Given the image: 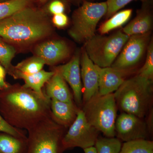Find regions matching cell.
Returning a JSON list of instances; mask_svg holds the SVG:
<instances>
[{
    "mask_svg": "<svg viewBox=\"0 0 153 153\" xmlns=\"http://www.w3.org/2000/svg\"><path fill=\"white\" fill-rule=\"evenodd\" d=\"M16 53V50L14 47L0 37V63L5 68L7 73L13 67L11 62Z\"/></svg>",
    "mask_w": 153,
    "mask_h": 153,
    "instance_id": "cell-24",
    "label": "cell"
},
{
    "mask_svg": "<svg viewBox=\"0 0 153 153\" xmlns=\"http://www.w3.org/2000/svg\"><path fill=\"white\" fill-rule=\"evenodd\" d=\"M153 81L137 74L127 78L114 93L117 106L123 112L144 117L152 100Z\"/></svg>",
    "mask_w": 153,
    "mask_h": 153,
    "instance_id": "cell-3",
    "label": "cell"
},
{
    "mask_svg": "<svg viewBox=\"0 0 153 153\" xmlns=\"http://www.w3.org/2000/svg\"><path fill=\"white\" fill-rule=\"evenodd\" d=\"M137 74L146 79L153 80V40L151 39L148 46L144 64Z\"/></svg>",
    "mask_w": 153,
    "mask_h": 153,
    "instance_id": "cell-26",
    "label": "cell"
},
{
    "mask_svg": "<svg viewBox=\"0 0 153 153\" xmlns=\"http://www.w3.org/2000/svg\"><path fill=\"white\" fill-rule=\"evenodd\" d=\"M52 31L47 10L30 5L0 20V37L10 44H34L50 36Z\"/></svg>",
    "mask_w": 153,
    "mask_h": 153,
    "instance_id": "cell-2",
    "label": "cell"
},
{
    "mask_svg": "<svg viewBox=\"0 0 153 153\" xmlns=\"http://www.w3.org/2000/svg\"><path fill=\"white\" fill-rule=\"evenodd\" d=\"M82 109L86 120L107 137L116 136L115 124L117 106L113 93L97 94L83 103Z\"/></svg>",
    "mask_w": 153,
    "mask_h": 153,
    "instance_id": "cell-4",
    "label": "cell"
},
{
    "mask_svg": "<svg viewBox=\"0 0 153 153\" xmlns=\"http://www.w3.org/2000/svg\"><path fill=\"white\" fill-rule=\"evenodd\" d=\"M66 128L52 117L40 122L28 131L27 153H63Z\"/></svg>",
    "mask_w": 153,
    "mask_h": 153,
    "instance_id": "cell-5",
    "label": "cell"
},
{
    "mask_svg": "<svg viewBox=\"0 0 153 153\" xmlns=\"http://www.w3.org/2000/svg\"><path fill=\"white\" fill-rule=\"evenodd\" d=\"M38 1L40 2L41 4H44L48 1V0H38Z\"/></svg>",
    "mask_w": 153,
    "mask_h": 153,
    "instance_id": "cell-36",
    "label": "cell"
},
{
    "mask_svg": "<svg viewBox=\"0 0 153 153\" xmlns=\"http://www.w3.org/2000/svg\"><path fill=\"white\" fill-rule=\"evenodd\" d=\"M27 137L0 132V153H27Z\"/></svg>",
    "mask_w": 153,
    "mask_h": 153,
    "instance_id": "cell-19",
    "label": "cell"
},
{
    "mask_svg": "<svg viewBox=\"0 0 153 153\" xmlns=\"http://www.w3.org/2000/svg\"><path fill=\"white\" fill-rule=\"evenodd\" d=\"M50 100L19 84L0 90V114L8 123L27 131L52 117Z\"/></svg>",
    "mask_w": 153,
    "mask_h": 153,
    "instance_id": "cell-1",
    "label": "cell"
},
{
    "mask_svg": "<svg viewBox=\"0 0 153 153\" xmlns=\"http://www.w3.org/2000/svg\"><path fill=\"white\" fill-rule=\"evenodd\" d=\"M119 153H153V141L138 140L126 142L122 145Z\"/></svg>",
    "mask_w": 153,
    "mask_h": 153,
    "instance_id": "cell-21",
    "label": "cell"
},
{
    "mask_svg": "<svg viewBox=\"0 0 153 153\" xmlns=\"http://www.w3.org/2000/svg\"><path fill=\"white\" fill-rule=\"evenodd\" d=\"M99 75L98 94L106 95L114 93L133 71L120 70L111 67L97 66Z\"/></svg>",
    "mask_w": 153,
    "mask_h": 153,
    "instance_id": "cell-15",
    "label": "cell"
},
{
    "mask_svg": "<svg viewBox=\"0 0 153 153\" xmlns=\"http://www.w3.org/2000/svg\"><path fill=\"white\" fill-rule=\"evenodd\" d=\"M35 56L44 60L45 64L55 66L68 59L71 49L66 41L62 39H53L37 44L34 49Z\"/></svg>",
    "mask_w": 153,
    "mask_h": 153,
    "instance_id": "cell-12",
    "label": "cell"
},
{
    "mask_svg": "<svg viewBox=\"0 0 153 153\" xmlns=\"http://www.w3.org/2000/svg\"><path fill=\"white\" fill-rule=\"evenodd\" d=\"M80 57V51H77L68 62L64 65L55 67L52 70L59 73L70 85L73 92L74 102L79 108L82 105Z\"/></svg>",
    "mask_w": 153,
    "mask_h": 153,
    "instance_id": "cell-11",
    "label": "cell"
},
{
    "mask_svg": "<svg viewBox=\"0 0 153 153\" xmlns=\"http://www.w3.org/2000/svg\"><path fill=\"white\" fill-rule=\"evenodd\" d=\"M68 128L62 140L64 151L75 147L83 150L94 146L100 133L88 123L80 108L77 111L76 118Z\"/></svg>",
    "mask_w": 153,
    "mask_h": 153,
    "instance_id": "cell-8",
    "label": "cell"
},
{
    "mask_svg": "<svg viewBox=\"0 0 153 153\" xmlns=\"http://www.w3.org/2000/svg\"><path fill=\"white\" fill-rule=\"evenodd\" d=\"M83 151L85 153H97L94 146L86 148V149H84Z\"/></svg>",
    "mask_w": 153,
    "mask_h": 153,
    "instance_id": "cell-34",
    "label": "cell"
},
{
    "mask_svg": "<svg viewBox=\"0 0 153 153\" xmlns=\"http://www.w3.org/2000/svg\"><path fill=\"white\" fill-rule=\"evenodd\" d=\"M7 72L5 68L0 64V76L5 78L6 74Z\"/></svg>",
    "mask_w": 153,
    "mask_h": 153,
    "instance_id": "cell-35",
    "label": "cell"
},
{
    "mask_svg": "<svg viewBox=\"0 0 153 153\" xmlns=\"http://www.w3.org/2000/svg\"><path fill=\"white\" fill-rule=\"evenodd\" d=\"M150 134H152V132L153 129V111L151 112L149 115V119L148 120V122L146 123Z\"/></svg>",
    "mask_w": 153,
    "mask_h": 153,
    "instance_id": "cell-31",
    "label": "cell"
},
{
    "mask_svg": "<svg viewBox=\"0 0 153 153\" xmlns=\"http://www.w3.org/2000/svg\"><path fill=\"white\" fill-rule=\"evenodd\" d=\"M0 132L5 133L18 137L27 138L24 130L16 128L7 122L0 114Z\"/></svg>",
    "mask_w": 153,
    "mask_h": 153,
    "instance_id": "cell-28",
    "label": "cell"
},
{
    "mask_svg": "<svg viewBox=\"0 0 153 153\" xmlns=\"http://www.w3.org/2000/svg\"><path fill=\"white\" fill-rule=\"evenodd\" d=\"M122 141L117 138L99 136L94 146L97 153H119Z\"/></svg>",
    "mask_w": 153,
    "mask_h": 153,
    "instance_id": "cell-22",
    "label": "cell"
},
{
    "mask_svg": "<svg viewBox=\"0 0 153 153\" xmlns=\"http://www.w3.org/2000/svg\"><path fill=\"white\" fill-rule=\"evenodd\" d=\"M52 23L56 27L63 28L66 27L68 23V19L65 13L53 15L52 19Z\"/></svg>",
    "mask_w": 153,
    "mask_h": 153,
    "instance_id": "cell-30",
    "label": "cell"
},
{
    "mask_svg": "<svg viewBox=\"0 0 153 153\" xmlns=\"http://www.w3.org/2000/svg\"><path fill=\"white\" fill-rule=\"evenodd\" d=\"M52 117L57 123L67 128L76 118L79 109L74 102H68L50 100Z\"/></svg>",
    "mask_w": 153,
    "mask_h": 153,
    "instance_id": "cell-18",
    "label": "cell"
},
{
    "mask_svg": "<svg viewBox=\"0 0 153 153\" xmlns=\"http://www.w3.org/2000/svg\"><path fill=\"white\" fill-rule=\"evenodd\" d=\"M67 0H52L49 3L48 11L53 15L64 13L66 10Z\"/></svg>",
    "mask_w": 153,
    "mask_h": 153,
    "instance_id": "cell-29",
    "label": "cell"
},
{
    "mask_svg": "<svg viewBox=\"0 0 153 153\" xmlns=\"http://www.w3.org/2000/svg\"><path fill=\"white\" fill-rule=\"evenodd\" d=\"M67 1L70 2L76 5L79 6L83 2L85 1H87L94 2V1H97V0H67Z\"/></svg>",
    "mask_w": 153,
    "mask_h": 153,
    "instance_id": "cell-33",
    "label": "cell"
},
{
    "mask_svg": "<svg viewBox=\"0 0 153 153\" xmlns=\"http://www.w3.org/2000/svg\"><path fill=\"white\" fill-rule=\"evenodd\" d=\"M10 84L7 83L4 77L0 76V90H4L10 86Z\"/></svg>",
    "mask_w": 153,
    "mask_h": 153,
    "instance_id": "cell-32",
    "label": "cell"
},
{
    "mask_svg": "<svg viewBox=\"0 0 153 153\" xmlns=\"http://www.w3.org/2000/svg\"><path fill=\"white\" fill-rule=\"evenodd\" d=\"M142 119L130 114L122 113L117 118L115 124L117 138L124 142L150 140L146 123Z\"/></svg>",
    "mask_w": 153,
    "mask_h": 153,
    "instance_id": "cell-10",
    "label": "cell"
},
{
    "mask_svg": "<svg viewBox=\"0 0 153 153\" xmlns=\"http://www.w3.org/2000/svg\"><path fill=\"white\" fill-rule=\"evenodd\" d=\"M107 10L106 1L83 2L72 13V26L68 34L74 41L84 44L95 36L98 23Z\"/></svg>",
    "mask_w": 153,
    "mask_h": 153,
    "instance_id": "cell-6",
    "label": "cell"
},
{
    "mask_svg": "<svg viewBox=\"0 0 153 153\" xmlns=\"http://www.w3.org/2000/svg\"><path fill=\"white\" fill-rule=\"evenodd\" d=\"M45 64L44 60L35 55L18 63L14 68L24 74H33L42 70Z\"/></svg>",
    "mask_w": 153,
    "mask_h": 153,
    "instance_id": "cell-23",
    "label": "cell"
},
{
    "mask_svg": "<svg viewBox=\"0 0 153 153\" xmlns=\"http://www.w3.org/2000/svg\"><path fill=\"white\" fill-rule=\"evenodd\" d=\"M53 71L54 74L46 82L43 88L45 95L50 100L74 102L73 94L69 90L67 82L59 73Z\"/></svg>",
    "mask_w": 153,
    "mask_h": 153,
    "instance_id": "cell-17",
    "label": "cell"
},
{
    "mask_svg": "<svg viewBox=\"0 0 153 153\" xmlns=\"http://www.w3.org/2000/svg\"><path fill=\"white\" fill-rule=\"evenodd\" d=\"M153 25V0L142 2L133 19L123 28V32L130 36L152 32Z\"/></svg>",
    "mask_w": 153,
    "mask_h": 153,
    "instance_id": "cell-14",
    "label": "cell"
},
{
    "mask_svg": "<svg viewBox=\"0 0 153 153\" xmlns=\"http://www.w3.org/2000/svg\"><path fill=\"white\" fill-rule=\"evenodd\" d=\"M8 1V0H0V3L6 1Z\"/></svg>",
    "mask_w": 153,
    "mask_h": 153,
    "instance_id": "cell-37",
    "label": "cell"
},
{
    "mask_svg": "<svg viewBox=\"0 0 153 153\" xmlns=\"http://www.w3.org/2000/svg\"><path fill=\"white\" fill-rule=\"evenodd\" d=\"M152 38V32L130 36L111 66L120 70L133 71L146 54Z\"/></svg>",
    "mask_w": 153,
    "mask_h": 153,
    "instance_id": "cell-9",
    "label": "cell"
},
{
    "mask_svg": "<svg viewBox=\"0 0 153 153\" xmlns=\"http://www.w3.org/2000/svg\"><path fill=\"white\" fill-rule=\"evenodd\" d=\"M135 1H140L142 2L146 0H106L107 10L105 16L106 19H109L127 5Z\"/></svg>",
    "mask_w": 153,
    "mask_h": 153,
    "instance_id": "cell-27",
    "label": "cell"
},
{
    "mask_svg": "<svg viewBox=\"0 0 153 153\" xmlns=\"http://www.w3.org/2000/svg\"><path fill=\"white\" fill-rule=\"evenodd\" d=\"M132 13L131 9L117 12L102 24L99 28V32L100 35H104L113 30L120 27L129 20Z\"/></svg>",
    "mask_w": 153,
    "mask_h": 153,
    "instance_id": "cell-20",
    "label": "cell"
},
{
    "mask_svg": "<svg viewBox=\"0 0 153 153\" xmlns=\"http://www.w3.org/2000/svg\"><path fill=\"white\" fill-rule=\"evenodd\" d=\"M80 71L82 86V104L98 93L99 75L96 65L84 49L81 52Z\"/></svg>",
    "mask_w": 153,
    "mask_h": 153,
    "instance_id": "cell-13",
    "label": "cell"
},
{
    "mask_svg": "<svg viewBox=\"0 0 153 153\" xmlns=\"http://www.w3.org/2000/svg\"><path fill=\"white\" fill-rule=\"evenodd\" d=\"M30 2L31 0H8L0 3V20L30 5Z\"/></svg>",
    "mask_w": 153,
    "mask_h": 153,
    "instance_id": "cell-25",
    "label": "cell"
},
{
    "mask_svg": "<svg viewBox=\"0 0 153 153\" xmlns=\"http://www.w3.org/2000/svg\"><path fill=\"white\" fill-rule=\"evenodd\" d=\"M129 37L122 30L108 36L95 35L84 43L83 49L95 65L110 67Z\"/></svg>",
    "mask_w": 153,
    "mask_h": 153,
    "instance_id": "cell-7",
    "label": "cell"
},
{
    "mask_svg": "<svg viewBox=\"0 0 153 153\" xmlns=\"http://www.w3.org/2000/svg\"><path fill=\"white\" fill-rule=\"evenodd\" d=\"M14 79H23L25 82L24 87L30 88L36 92L39 96L44 98H48L44 94L43 88L46 82L54 74V71H47L41 70L33 74H25L17 71L14 68L8 72Z\"/></svg>",
    "mask_w": 153,
    "mask_h": 153,
    "instance_id": "cell-16",
    "label": "cell"
}]
</instances>
